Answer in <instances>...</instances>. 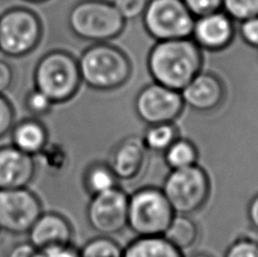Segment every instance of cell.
Returning <instances> with one entry per match:
<instances>
[{
	"label": "cell",
	"mask_w": 258,
	"mask_h": 257,
	"mask_svg": "<svg viewBox=\"0 0 258 257\" xmlns=\"http://www.w3.org/2000/svg\"><path fill=\"white\" fill-rule=\"evenodd\" d=\"M200 153L196 145L188 139H178L163 152L164 163L170 170L191 167L197 164Z\"/></svg>",
	"instance_id": "44dd1931"
},
{
	"label": "cell",
	"mask_w": 258,
	"mask_h": 257,
	"mask_svg": "<svg viewBox=\"0 0 258 257\" xmlns=\"http://www.w3.org/2000/svg\"><path fill=\"white\" fill-rule=\"evenodd\" d=\"M2 232H3V230H2V228H0V235H2Z\"/></svg>",
	"instance_id": "8d00e7d4"
},
{
	"label": "cell",
	"mask_w": 258,
	"mask_h": 257,
	"mask_svg": "<svg viewBox=\"0 0 258 257\" xmlns=\"http://www.w3.org/2000/svg\"><path fill=\"white\" fill-rule=\"evenodd\" d=\"M83 186L90 196L104 192L118 186V179L108 163L94 162L86 168L83 176Z\"/></svg>",
	"instance_id": "ffe728a7"
},
{
	"label": "cell",
	"mask_w": 258,
	"mask_h": 257,
	"mask_svg": "<svg viewBox=\"0 0 258 257\" xmlns=\"http://www.w3.org/2000/svg\"><path fill=\"white\" fill-rule=\"evenodd\" d=\"M162 191L176 214L189 215L204 208L211 196V179L203 167L171 170L165 177Z\"/></svg>",
	"instance_id": "8992f818"
},
{
	"label": "cell",
	"mask_w": 258,
	"mask_h": 257,
	"mask_svg": "<svg viewBox=\"0 0 258 257\" xmlns=\"http://www.w3.org/2000/svg\"><path fill=\"white\" fill-rule=\"evenodd\" d=\"M36 257H81L80 249H76L72 244L53 246L38 250Z\"/></svg>",
	"instance_id": "4dcf8cb0"
},
{
	"label": "cell",
	"mask_w": 258,
	"mask_h": 257,
	"mask_svg": "<svg viewBox=\"0 0 258 257\" xmlns=\"http://www.w3.org/2000/svg\"><path fill=\"white\" fill-rule=\"evenodd\" d=\"M23 2H26L30 4H42V3L48 2V0H23Z\"/></svg>",
	"instance_id": "d590c367"
},
{
	"label": "cell",
	"mask_w": 258,
	"mask_h": 257,
	"mask_svg": "<svg viewBox=\"0 0 258 257\" xmlns=\"http://www.w3.org/2000/svg\"><path fill=\"white\" fill-rule=\"evenodd\" d=\"M223 11L195 18L191 39L207 51H220L228 48L234 38V24Z\"/></svg>",
	"instance_id": "4fadbf2b"
},
{
	"label": "cell",
	"mask_w": 258,
	"mask_h": 257,
	"mask_svg": "<svg viewBox=\"0 0 258 257\" xmlns=\"http://www.w3.org/2000/svg\"><path fill=\"white\" fill-rule=\"evenodd\" d=\"M34 89L61 104L71 101L82 85L77 59L64 50H52L43 54L34 67Z\"/></svg>",
	"instance_id": "3957f363"
},
{
	"label": "cell",
	"mask_w": 258,
	"mask_h": 257,
	"mask_svg": "<svg viewBox=\"0 0 258 257\" xmlns=\"http://www.w3.org/2000/svg\"><path fill=\"white\" fill-rule=\"evenodd\" d=\"M239 34L248 47L258 49V16L240 22Z\"/></svg>",
	"instance_id": "f546056e"
},
{
	"label": "cell",
	"mask_w": 258,
	"mask_h": 257,
	"mask_svg": "<svg viewBox=\"0 0 258 257\" xmlns=\"http://www.w3.org/2000/svg\"><path fill=\"white\" fill-rule=\"evenodd\" d=\"M146 153L142 137L127 136L112 149L108 166L118 180L131 181L140 176L144 169Z\"/></svg>",
	"instance_id": "5bb4252c"
},
{
	"label": "cell",
	"mask_w": 258,
	"mask_h": 257,
	"mask_svg": "<svg viewBox=\"0 0 258 257\" xmlns=\"http://www.w3.org/2000/svg\"><path fill=\"white\" fill-rule=\"evenodd\" d=\"M121 257H185L163 236L136 237L122 249Z\"/></svg>",
	"instance_id": "ac0fdd59"
},
{
	"label": "cell",
	"mask_w": 258,
	"mask_h": 257,
	"mask_svg": "<svg viewBox=\"0 0 258 257\" xmlns=\"http://www.w3.org/2000/svg\"><path fill=\"white\" fill-rule=\"evenodd\" d=\"M222 11L233 22L258 16V0H222Z\"/></svg>",
	"instance_id": "cb8c5ba5"
},
{
	"label": "cell",
	"mask_w": 258,
	"mask_h": 257,
	"mask_svg": "<svg viewBox=\"0 0 258 257\" xmlns=\"http://www.w3.org/2000/svg\"><path fill=\"white\" fill-rule=\"evenodd\" d=\"M111 3L127 22L142 17L149 0H112Z\"/></svg>",
	"instance_id": "4316f807"
},
{
	"label": "cell",
	"mask_w": 258,
	"mask_h": 257,
	"mask_svg": "<svg viewBox=\"0 0 258 257\" xmlns=\"http://www.w3.org/2000/svg\"><path fill=\"white\" fill-rule=\"evenodd\" d=\"M43 213L39 197L29 188L0 189V228L13 235H24Z\"/></svg>",
	"instance_id": "9c48e42d"
},
{
	"label": "cell",
	"mask_w": 258,
	"mask_h": 257,
	"mask_svg": "<svg viewBox=\"0 0 258 257\" xmlns=\"http://www.w3.org/2000/svg\"><path fill=\"white\" fill-rule=\"evenodd\" d=\"M179 137V131L174 122L149 125L142 136L147 151L163 153Z\"/></svg>",
	"instance_id": "7402d4cb"
},
{
	"label": "cell",
	"mask_w": 258,
	"mask_h": 257,
	"mask_svg": "<svg viewBox=\"0 0 258 257\" xmlns=\"http://www.w3.org/2000/svg\"><path fill=\"white\" fill-rule=\"evenodd\" d=\"M82 84L95 91H113L126 84L133 66L120 48L109 42L92 44L77 59Z\"/></svg>",
	"instance_id": "7a4b0ae2"
},
{
	"label": "cell",
	"mask_w": 258,
	"mask_h": 257,
	"mask_svg": "<svg viewBox=\"0 0 258 257\" xmlns=\"http://www.w3.org/2000/svg\"><path fill=\"white\" fill-rule=\"evenodd\" d=\"M43 35L39 15L26 7H13L0 15V53L23 58L33 52Z\"/></svg>",
	"instance_id": "52a82bcc"
},
{
	"label": "cell",
	"mask_w": 258,
	"mask_h": 257,
	"mask_svg": "<svg viewBox=\"0 0 258 257\" xmlns=\"http://www.w3.org/2000/svg\"><path fill=\"white\" fill-rule=\"evenodd\" d=\"M187 257H213V256H211V255L206 254V253H194V254H190L189 256H187Z\"/></svg>",
	"instance_id": "e575fe53"
},
{
	"label": "cell",
	"mask_w": 258,
	"mask_h": 257,
	"mask_svg": "<svg viewBox=\"0 0 258 257\" xmlns=\"http://www.w3.org/2000/svg\"><path fill=\"white\" fill-rule=\"evenodd\" d=\"M15 125V111L6 96L0 94V139L9 134Z\"/></svg>",
	"instance_id": "f1b7e54d"
},
{
	"label": "cell",
	"mask_w": 258,
	"mask_h": 257,
	"mask_svg": "<svg viewBox=\"0 0 258 257\" xmlns=\"http://www.w3.org/2000/svg\"><path fill=\"white\" fill-rule=\"evenodd\" d=\"M182 2L195 18L222 11V0H182Z\"/></svg>",
	"instance_id": "83f0119b"
},
{
	"label": "cell",
	"mask_w": 258,
	"mask_h": 257,
	"mask_svg": "<svg viewBox=\"0 0 258 257\" xmlns=\"http://www.w3.org/2000/svg\"><path fill=\"white\" fill-rule=\"evenodd\" d=\"M200 230L189 215L174 214L163 237L181 251L190 248L198 239Z\"/></svg>",
	"instance_id": "d6986e66"
},
{
	"label": "cell",
	"mask_w": 258,
	"mask_h": 257,
	"mask_svg": "<svg viewBox=\"0 0 258 257\" xmlns=\"http://www.w3.org/2000/svg\"><path fill=\"white\" fill-rule=\"evenodd\" d=\"M35 170L34 157L13 145L0 148V189L27 187L33 180Z\"/></svg>",
	"instance_id": "9a60e30c"
},
{
	"label": "cell",
	"mask_w": 258,
	"mask_h": 257,
	"mask_svg": "<svg viewBox=\"0 0 258 257\" xmlns=\"http://www.w3.org/2000/svg\"><path fill=\"white\" fill-rule=\"evenodd\" d=\"M36 254H38V249L27 241L14 246L9 250L7 257H36Z\"/></svg>",
	"instance_id": "d6a6232c"
},
{
	"label": "cell",
	"mask_w": 258,
	"mask_h": 257,
	"mask_svg": "<svg viewBox=\"0 0 258 257\" xmlns=\"http://www.w3.org/2000/svg\"><path fill=\"white\" fill-rule=\"evenodd\" d=\"M134 105L137 117L147 126L174 122L185 108L180 92L155 82L138 92Z\"/></svg>",
	"instance_id": "30bf717a"
},
{
	"label": "cell",
	"mask_w": 258,
	"mask_h": 257,
	"mask_svg": "<svg viewBox=\"0 0 258 257\" xmlns=\"http://www.w3.org/2000/svg\"><path fill=\"white\" fill-rule=\"evenodd\" d=\"M29 242L36 249L71 245L74 230L67 218L57 212L42 213L30 229Z\"/></svg>",
	"instance_id": "2e32d148"
},
{
	"label": "cell",
	"mask_w": 258,
	"mask_h": 257,
	"mask_svg": "<svg viewBox=\"0 0 258 257\" xmlns=\"http://www.w3.org/2000/svg\"><path fill=\"white\" fill-rule=\"evenodd\" d=\"M25 108L31 113L32 117L40 118L44 117L51 112L54 107V103L42 92L33 89L30 91L25 96L24 101Z\"/></svg>",
	"instance_id": "d4e9b609"
},
{
	"label": "cell",
	"mask_w": 258,
	"mask_h": 257,
	"mask_svg": "<svg viewBox=\"0 0 258 257\" xmlns=\"http://www.w3.org/2000/svg\"><path fill=\"white\" fill-rule=\"evenodd\" d=\"M12 145L22 152L36 157L48 146L49 134L38 118H26L18 121L11 131Z\"/></svg>",
	"instance_id": "e0dca14e"
},
{
	"label": "cell",
	"mask_w": 258,
	"mask_h": 257,
	"mask_svg": "<svg viewBox=\"0 0 258 257\" xmlns=\"http://www.w3.org/2000/svg\"><path fill=\"white\" fill-rule=\"evenodd\" d=\"M174 214L161 188L145 186L128 195L127 228L136 237L163 236Z\"/></svg>",
	"instance_id": "5b68a950"
},
{
	"label": "cell",
	"mask_w": 258,
	"mask_h": 257,
	"mask_svg": "<svg viewBox=\"0 0 258 257\" xmlns=\"http://www.w3.org/2000/svg\"><path fill=\"white\" fill-rule=\"evenodd\" d=\"M153 82L180 92L203 67V50L191 38L155 41L146 59Z\"/></svg>",
	"instance_id": "6da1fadb"
},
{
	"label": "cell",
	"mask_w": 258,
	"mask_h": 257,
	"mask_svg": "<svg viewBox=\"0 0 258 257\" xmlns=\"http://www.w3.org/2000/svg\"><path fill=\"white\" fill-rule=\"evenodd\" d=\"M247 218L250 226L258 232V192L252 196L247 206Z\"/></svg>",
	"instance_id": "836d02e7"
},
{
	"label": "cell",
	"mask_w": 258,
	"mask_h": 257,
	"mask_svg": "<svg viewBox=\"0 0 258 257\" xmlns=\"http://www.w3.org/2000/svg\"><path fill=\"white\" fill-rule=\"evenodd\" d=\"M223 257H258V241L250 237H240L225 250Z\"/></svg>",
	"instance_id": "484cf974"
},
{
	"label": "cell",
	"mask_w": 258,
	"mask_h": 257,
	"mask_svg": "<svg viewBox=\"0 0 258 257\" xmlns=\"http://www.w3.org/2000/svg\"><path fill=\"white\" fill-rule=\"evenodd\" d=\"M257 50H258V49H257Z\"/></svg>",
	"instance_id": "74e56055"
},
{
	"label": "cell",
	"mask_w": 258,
	"mask_h": 257,
	"mask_svg": "<svg viewBox=\"0 0 258 257\" xmlns=\"http://www.w3.org/2000/svg\"><path fill=\"white\" fill-rule=\"evenodd\" d=\"M122 247L110 236L92 238L80 249L81 257H121Z\"/></svg>",
	"instance_id": "603a6c76"
},
{
	"label": "cell",
	"mask_w": 258,
	"mask_h": 257,
	"mask_svg": "<svg viewBox=\"0 0 258 257\" xmlns=\"http://www.w3.org/2000/svg\"><path fill=\"white\" fill-rule=\"evenodd\" d=\"M127 208L128 194L117 186L91 196L86 210L87 222L100 235H117L127 228Z\"/></svg>",
	"instance_id": "8fae6325"
},
{
	"label": "cell",
	"mask_w": 258,
	"mask_h": 257,
	"mask_svg": "<svg viewBox=\"0 0 258 257\" xmlns=\"http://www.w3.org/2000/svg\"><path fill=\"white\" fill-rule=\"evenodd\" d=\"M13 81L14 72L12 66L6 60L0 59V94H4L11 89Z\"/></svg>",
	"instance_id": "1f68e13d"
},
{
	"label": "cell",
	"mask_w": 258,
	"mask_h": 257,
	"mask_svg": "<svg viewBox=\"0 0 258 257\" xmlns=\"http://www.w3.org/2000/svg\"><path fill=\"white\" fill-rule=\"evenodd\" d=\"M142 18L155 41L191 38L195 17L182 0H149Z\"/></svg>",
	"instance_id": "ba28073f"
},
{
	"label": "cell",
	"mask_w": 258,
	"mask_h": 257,
	"mask_svg": "<svg viewBox=\"0 0 258 257\" xmlns=\"http://www.w3.org/2000/svg\"><path fill=\"white\" fill-rule=\"evenodd\" d=\"M185 107L198 112H210L218 109L225 99V87L218 75L200 72L180 91Z\"/></svg>",
	"instance_id": "7c38bea8"
},
{
	"label": "cell",
	"mask_w": 258,
	"mask_h": 257,
	"mask_svg": "<svg viewBox=\"0 0 258 257\" xmlns=\"http://www.w3.org/2000/svg\"><path fill=\"white\" fill-rule=\"evenodd\" d=\"M68 25L77 38L99 43L108 42L121 34L126 21L112 3L83 0L74 5L69 12Z\"/></svg>",
	"instance_id": "277c9868"
}]
</instances>
